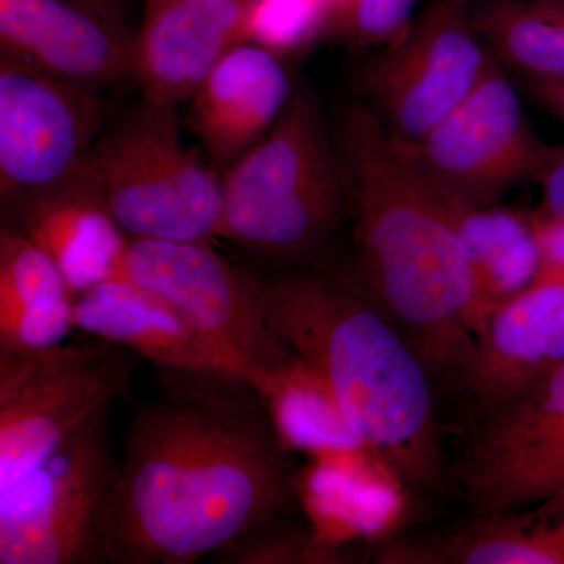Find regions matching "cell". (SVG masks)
Here are the masks:
<instances>
[{
    "instance_id": "6da1fadb",
    "label": "cell",
    "mask_w": 564,
    "mask_h": 564,
    "mask_svg": "<svg viewBox=\"0 0 564 564\" xmlns=\"http://www.w3.org/2000/svg\"><path fill=\"white\" fill-rule=\"evenodd\" d=\"M137 404L101 525L104 564H193L289 513L291 448L242 377L158 369Z\"/></svg>"
},
{
    "instance_id": "7a4b0ae2",
    "label": "cell",
    "mask_w": 564,
    "mask_h": 564,
    "mask_svg": "<svg viewBox=\"0 0 564 564\" xmlns=\"http://www.w3.org/2000/svg\"><path fill=\"white\" fill-rule=\"evenodd\" d=\"M347 181L355 259L343 272L384 311L436 383L466 389L473 369V273L447 199L369 104L333 132Z\"/></svg>"
},
{
    "instance_id": "3957f363",
    "label": "cell",
    "mask_w": 564,
    "mask_h": 564,
    "mask_svg": "<svg viewBox=\"0 0 564 564\" xmlns=\"http://www.w3.org/2000/svg\"><path fill=\"white\" fill-rule=\"evenodd\" d=\"M250 270L270 329L328 386L367 454L415 494L443 488L436 381L406 334L343 272Z\"/></svg>"
},
{
    "instance_id": "277c9868",
    "label": "cell",
    "mask_w": 564,
    "mask_h": 564,
    "mask_svg": "<svg viewBox=\"0 0 564 564\" xmlns=\"http://www.w3.org/2000/svg\"><path fill=\"white\" fill-rule=\"evenodd\" d=\"M220 239L267 261L322 267L350 220L347 181L334 137L306 91L221 176Z\"/></svg>"
},
{
    "instance_id": "5b68a950",
    "label": "cell",
    "mask_w": 564,
    "mask_h": 564,
    "mask_svg": "<svg viewBox=\"0 0 564 564\" xmlns=\"http://www.w3.org/2000/svg\"><path fill=\"white\" fill-rule=\"evenodd\" d=\"M90 162L129 239H220L221 177L214 163L185 143L173 107L143 99L96 140Z\"/></svg>"
},
{
    "instance_id": "8992f818",
    "label": "cell",
    "mask_w": 564,
    "mask_h": 564,
    "mask_svg": "<svg viewBox=\"0 0 564 564\" xmlns=\"http://www.w3.org/2000/svg\"><path fill=\"white\" fill-rule=\"evenodd\" d=\"M135 352L98 339L0 348V496L46 462L91 414L128 395Z\"/></svg>"
},
{
    "instance_id": "52a82bcc",
    "label": "cell",
    "mask_w": 564,
    "mask_h": 564,
    "mask_svg": "<svg viewBox=\"0 0 564 564\" xmlns=\"http://www.w3.org/2000/svg\"><path fill=\"white\" fill-rule=\"evenodd\" d=\"M111 406L91 414L0 496V564H104L101 525L118 467Z\"/></svg>"
},
{
    "instance_id": "ba28073f",
    "label": "cell",
    "mask_w": 564,
    "mask_h": 564,
    "mask_svg": "<svg viewBox=\"0 0 564 564\" xmlns=\"http://www.w3.org/2000/svg\"><path fill=\"white\" fill-rule=\"evenodd\" d=\"M120 276L169 304L263 397L296 361L265 321L251 270L210 243L131 240Z\"/></svg>"
},
{
    "instance_id": "9c48e42d",
    "label": "cell",
    "mask_w": 564,
    "mask_h": 564,
    "mask_svg": "<svg viewBox=\"0 0 564 564\" xmlns=\"http://www.w3.org/2000/svg\"><path fill=\"white\" fill-rule=\"evenodd\" d=\"M408 158L445 198L488 207L527 181H538L551 158L533 131L502 63L489 55L473 91L415 143Z\"/></svg>"
},
{
    "instance_id": "30bf717a",
    "label": "cell",
    "mask_w": 564,
    "mask_h": 564,
    "mask_svg": "<svg viewBox=\"0 0 564 564\" xmlns=\"http://www.w3.org/2000/svg\"><path fill=\"white\" fill-rule=\"evenodd\" d=\"M448 480L473 518L530 507L564 489V364L502 402L477 408Z\"/></svg>"
},
{
    "instance_id": "8fae6325",
    "label": "cell",
    "mask_w": 564,
    "mask_h": 564,
    "mask_svg": "<svg viewBox=\"0 0 564 564\" xmlns=\"http://www.w3.org/2000/svg\"><path fill=\"white\" fill-rule=\"evenodd\" d=\"M95 90L0 55V206L2 229L90 161L101 122Z\"/></svg>"
},
{
    "instance_id": "7c38bea8",
    "label": "cell",
    "mask_w": 564,
    "mask_h": 564,
    "mask_svg": "<svg viewBox=\"0 0 564 564\" xmlns=\"http://www.w3.org/2000/svg\"><path fill=\"white\" fill-rule=\"evenodd\" d=\"M491 52L469 3L432 0L364 70L370 104L400 143H415L473 91Z\"/></svg>"
},
{
    "instance_id": "4fadbf2b",
    "label": "cell",
    "mask_w": 564,
    "mask_h": 564,
    "mask_svg": "<svg viewBox=\"0 0 564 564\" xmlns=\"http://www.w3.org/2000/svg\"><path fill=\"white\" fill-rule=\"evenodd\" d=\"M132 36L91 0H0V55L90 90L132 79Z\"/></svg>"
},
{
    "instance_id": "5bb4252c",
    "label": "cell",
    "mask_w": 564,
    "mask_h": 564,
    "mask_svg": "<svg viewBox=\"0 0 564 564\" xmlns=\"http://www.w3.org/2000/svg\"><path fill=\"white\" fill-rule=\"evenodd\" d=\"M250 0H148L132 36V79L144 101H191L223 58L248 43Z\"/></svg>"
},
{
    "instance_id": "9a60e30c",
    "label": "cell",
    "mask_w": 564,
    "mask_h": 564,
    "mask_svg": "<svg viewBox=\"0 0 564 564\" xmlns=\"http://www.w3.org/2000/svg\"><path fill=\"white\" fill-rule=\"evenodd\" d=\"M293 91L281 57L258 44H240L188 101V128L209 161L226 170L270 132Z\"/></svg>"
},
{
    "instance_id": "2e32d148",
    "label": "cell",
    "mask_w": 564,
    "mask_h": 564,
    "mask_svg": "<svg viewBox=\"0 0 564 564\" xmlns=\"http://www.w3.org/2000/svg\"><path fill=\"white\" fill-rule=\"evenodd\" d=\"M17 232L55 263L74 296L120 276L131 245L90 161L32 206Z\"/></svg>"
},
{
    "instance_id": "e0dca14e",
    "label": "cell",
    "mask_w": 564,
    "mask_h": 564,
    "mask_svg": "<svg viewBox=\"0 0 564 564\" xmlns=\"http://www.w3.org/2000/svg\"><path fill=\"white\" fill-rule=\"evenodd\" d=\"M564 364V282H544L508 303L477 337L466 391L477 408L543 380Z\"/></svg>"
},
{
    "instance_id": "ac0fdd59",
    "label": "cell",
    "mask_w": 564,
    "mask_h": 564,
    "mask_svg": "<svg viewBox=\"0 0 564 564\" xmlns=\"http://www.w3.org/2000/svg\"><path fill=\"white\" fill-rule=\"evenodd\" d=\"M74 326L150 359L155 369L231 373L248 380L169 304L126 278H113L76 296Z\"/></svg>"
},
{
    "instance_id": "d6986e66",
    "label": "cell",
    "mask_w": 564,
    "mask_h": 564,
    "mask_svg": "<svg viewBox=\"0 0 564 564\" xmlns=\"http://www.w3.org/2000/svg\"><path fill=\"white\" fill-rule=\"evenodd\" d=\"M378 558L410 564H564V489L530 507L473 518L430 540L389 545Z\"/></svg>"
},
{
    "instance_id": "ffe728a7",
    "label": "cell",
    "mask_w": 564,
    "mask_h": 564,
    "mask_svg": "<svg viewBox=\"0 0 564 564\" xmlns=\"http://www.w3.org/2000/svg\"><path fill=\"white\" fill-rule=\"evenodd\" d=\"M445 199L473 273L478 337L497 311L536 282L541 267L536 223L533 214L497 204L475 207Z\"/></svg>"
},
{
    "instance_id": "44dd1931",
    "label": "cell",
    "mask_w": 564,
    "mask_h": 564,
    "mask_svg": "<svg viewBox=\"0 0 564 564\" xmlns=\"http://www.w3.org/2000/svg\"><path fill=\"white\" fill-rule=\"evenodd\" d=\"M74 302L61 270L25 234L0 231V348L62 345L76 329Z\"/></svg>"
},
{
    "instance_id": "7402d4cb",
    "label": "cell",
    "mask_w": 564,
    "mask_h": 564,
    "mask_svg": "<svg viewBox=\"0 0 564 564\" xmlns=\"http://www.w3.org/2000/svg\"><path fill=\"white\" fill-rule=\"evenodd\" d=\"M470 22L502 65L525 80L564 77V32L547 0H481Z\"/></svg>"
},
{
    "instance_id": "603a6c76",
    "label": "cell",
    "mask_w": 564,
    "mask_h": 564,
    "mask_svg": "<svg viewBox=\"0 0 564 564\" xmlns=\"http://www.w3.org/2000/svg\"><path fill=\"white\" fill-rule=\"evenodd\" d=\"M267 402L289 448H306L318 458L367 454L328 386L299 359L276 378Z\"/></svg>"
},
{
    "instance_id": "cb8c5ba5",
    "label": "cell",
    "mask_w": 564,
    "mask_h": 564,
    "mask_svg": "<svg viewBox=\"0 0 564 564\" xmlns=\"http://www.w3.org/2000/svg\"><path fill=\"white\" fill-rule=\"evenodd\" d=\"M323 0H250L248 43L258 44L278 57L307 50L325 36Z\"/></svg>"
},
{
    "instance_id": "d4e9b609",
    "label": "cell",
    "mask_w": 564,
    "mask_h": 564,
    "mask_svg": "<svg viewBox=\"0 0 564 564\" xmlns=\"http://www.w3.org/2000/svg\"><path fill=\"white\" fill-rule=\"evenodd\" d=\"M417 0H325V36L356 47L388 46L414 21Z\"/></svg>"
},
{
    "instance_id": "484cf974",
    "label": "cell",
    "mask_w": 564,
    "mask_h": 564,
    "mask_svg": "<svg viewBox=\"0 0 564 564\" xmlns=\"http://www.w3.org/2000/svg\"><path fill=\"white\" fill-rule=\"evenodd\" d=\"M533 217L541 247L540 274L534 284L564 282V220H543L534 212Z\"/></svg>"
},
{
    "instance_id": "4316f807",
    "label": "cell",
    "mask_w": 564,
    "mask_h": 564,
    "mask_svg": "<svg viewBox=\"0 0 564 564\" xmlns=\"http://www.w3.org/2000/svg\"><path fill=\"white\" fill-rule=\"evenodd\" d=\"M536 182L543 195L534 215L543 220H564V144L554 147Z\"/></svg>"
},
{
    "instance_id": "83f0119b",
    "label": "cell",
    "mask_w": 564,
    "mask_h": 564,
    "mask_svg": "<svg viewBox=\"0 0 564 564\" xmlns=\"http://www.w3.org/2000/svg\"><path fill=\"white\" fill-rule=\"evenodd\" d=\"M525 84L527 90L532 93L540 106L564 124V77L552 80H525Z\"/></svg>"
},
{
    "instance_id": "f1b7e54d",
    "label": "cell",
    "mask_w": 564,
    "mask_h": 564,
    "mask_svg": "<svg viewBox=\"0 0 564 564\" xmlns=\"http://www.w3.org/2000/svg\"><path fill=\"white\" fill-rule=\"evenodd\" d=\"M459 2H466V3H469L470 0H459Z\"/></svg>"
},
{
    "instance_id": "f546056e",
    "label": "cell",
    "mask_w": 564,
    "mask_h": 564,
    "mask_svg": "<svg viewBox=\"0 0 564 564\" xmlns=\"http://www.w3.org/2000/svg\"><path fill=\"white\" fill-rule=\"evenodd\" d=\"M91 2L98 3V0H91ZM98 6H101V3H98Z\"/></svg>"
}]
</instances>
